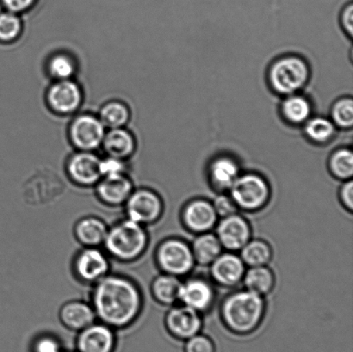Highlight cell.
I'll return each mask as SVG.
<instances>
[{
	"label": "cell",
	"mask_w": 353,
	"mask_h": 352,
	"mask_svg": "<svg viewBox=\"0 0 353 352\" xmlns=\"http://www.w3.org/2000/svg\"><path fill=\"white\" fill-rule=\"evenodd\" d=\"M90 303L97 320L116 331L123 330L139 320L144 309V296L133 278L110 272L92 286Z\"/></svg>",
	"instance_id": "cell-1"
},
{
	"label": "cell",
	"mask_w": 353,
	"mask_h": 352,
	"mask_svg": "<svg viewBox=\"0 0 353 352\" xmlns=\"http://www.w3.org/2000/svg\"><path fill=\"white\" fill-rule=\"evenodd\" d=\"M265 302L263 296L244 289L232 293L221 307L225 327L234 335L248 336L264 320Z\"/></svg>",
	"instance_id": "cell-2"
},
{
	"label": "cell",
	"mask_w": 353,
	"mask_h": 352,
	"mask_svg": "<svg viewBox=\"0 0 353 352\" xmlns=\"http://www.w3.org/2000/svg\"><path fill=\"white\" fill-rule=\"evenodd\" d=\"M150 246L147 227L123 218L109 226L103 249L110 260L123 264L139 260Z\"/></svg>",
	"instance_id": "cell-3"
},
{
	"label": "cell",
	"mask_w": 353,
	"mask_h": 352,
	"mask_svg": "<svg viewBox=\"0 0 353 352\" xmlns=\"http://www.w3.org/2000/svg\"><path fill=\"white\" fill-rule=\"evenodd\" d=\"M311 77L309 62L299 54H285L270 64L266 79L276 95L285 96L300 92Z\"/></svg>",
	"instance_id": "cell-4"
},
{
	"label": "cell",
	"mask_w": 353,
	"mask_h": 352,
	"mask_svg": "<svg viewBox=\"0 0 353 352\" xmlns=\"http://www.w3.org/2000/svg\"><path fill=\"white\" fill-rule=\"evenodd\" d=\"M228 191L238 209L245 211H257L264 208L271 198L268 182L255 172L239 176Z\"/></svg>",
	"instance_id": "cell-5"
},
{
	"label": "cell",
	"mask_w": 353,
	"mask_h": 352,
	"mask_svg": "<svg viewBox=\"0 0 353 352\" xmlns=\"http://www.w3.org/2000/svg\"><path fill=\"white\" fill-rule=\"evenodd\" d=\"M154 260L162 273L178 278L190 273L196 263L192 247L176 238L161 241L155 250Z\"/></svg>",
	"instance_id": "cell-6"
},
{
	"label": "cell",
	"mask_w": 353,
	"mask_h": 352,
	"mask_svg": "<svg viewBox=\"0 0 353 352\" xmlns=\"http://www.w3.org/2000/svg\"><path fill=\"white\" fill-rule=\"evenodd\" d=\"M110 258L102 247H82L72 261V273L81 284L93 286L110 273Z\"/></svg>",
	"instance_id": "cell-7"
},
{
	"label": "cell",
	"mask_w": 353,
	"mask_h": 352,
	"mask_svg": "<svg viewBox=\"0 0 353 352\" xmlns=\"http://www.w3.org/2000/svg\"><path fill=\"white\" fill-rule=\"evenodd\" d=\"M123 209L126 218L148 227L160 220L164 212V203L154 189L134 188Z\"/></svg>",
	"instance_id": "cell-8"
},
{
	"label": "cell",
	"mask_w": 353,
	"mask_h": 352,
	"mask_svg": "<svg viewBox=\"0 0 353 352\" xmlns=\"http://www.w3.org/2000/svg\"><path fill=\"white\" fill-rule=\"evenodd\" d=\"M117 331L97 320L77 333L76 352H116Z\"/></svg>",
	"instance_id": "cell-9"
},
{
	"label": "cell",
	"mask_w": 353,
	"mask_h": 352,
	"mask_svg": "<svg viewBox=\"0 0 353 352\" xmlns=\"http://www.w3.org/2000/svg\"><path fill=\"white\" fill-rule=\"evenodd\" d=\"M165 326L172 339L185 342L200 333L203 320L199 312L182 304L169 310L165 315Z\"/></svg>",
	"instance_id": "cell-10"
},
{
	"label": "cell",
	"mask_w": 353,
	"mask_h": 352,
	"mask_svg": "<svg viewBox=\"0 0 353 352\" xmlns=\"http://www.w3.org/2000/svg\"><path fill=\"white\" fill-rule=\"evenodd\" d=\"M67 174L70 181L76 186L94 188L102 178L100 158L91 152H79L69 158Z\"/></svg>",
	"instance_id": "cell-11"
},
{
	"label": "cell",
	"mask_w": 353,
	"mask_h": 352,
	"mask_svg": "<svg viewBox=\"0 0 353 352\" xmlns=\"http://www.w3.org/2000/svg\"><path fill=\"white\" fill-rule=\"evenodd\" d=\"M97 199L109 208L123 207L134 189L127 174L102 177L94 186Z\"/></svg>",
	"instance_id": "cell-12"
},
{
	"label": "cell",
	"mask_w": 353,
	"mask_h": 352,
	"mask_svg": "<svg viewBox=\"0 0 353 352\" xmlns=\"http://www.w3.org/2000/svg\"><path fill=\"white\" fill-rule=\"evenodd\" d=\"M216 237L221 247L230 251H241L251 240V227L238 214L223 217L216 226Z\"/></svg>",
	"instance_id": "cell-13"
},
{
	"label": "cell",
	"mask_w": 353,
	"mask_h": 352,
	"mask_svg": "<svg viewBox=\"0 0 353 352\" xmlns=\"http://www.w3.org/2000/svg\"><path fill=\"white\" fill-rule=\"evenodd\" d=\"M105 127L101 120L95 116H79L70 127L72 141L82 151L94 150L103 143L105 136Z\"/></svg>",
	"instance_id": "cell-14"
},
{
	"label": "cell",
	"mask_w": 353,
	"mask_h": 352,
	"mask_svg": "<svg viewBox=\"0 0 353 352\" xmlns=\"http://www.w3.org/2000/svg\"><path fill=\"white\" fill-rule=\"evenodd\" d=\"M218 216L212 203L205 199L189 202L183 209L182 222L190 232L197 234L208 233L216 227Z\"/></svg>",
	"instance_id": "cell-15"
},
{
	"label": "cell",
	"mask_w": 353,
	"mask_h": 352,
	"mask_svg": "<svg viewBox=\"0 0 353 352\" xmlns=\"http://www.w3.org/2000/svg\"><path fill=\"white\" fill-rule=\"evenodd\" d=\"M214 296L213 286L209 281L202 278H193L182 282L179 301L201 313L211 308Z\"/></svg>",
	"instance_id": "cell-16"
},
{
	"label": "cell",
	"mask_w": 353,
	"mask_h": 352,
	"mask_svg": "<svg viewBox=\"0 0 353 352\" xmlns=\"http://www.w3.org/2000/svg\"><path fill=\"white\" fill-rule=\"evenodd\" d=\"M241 175V167L234 156L221 154L214 157L208 165V178L218 191H228Z\"/></svg>",
	"instance_id": "cell-17"
},
{
	"label": "cell",
	"mask_w": 353,
	"mask_h": 352,
	"mask_svg": "<svg viewBox=\"0 0 353 352\" xmlns=\"http://www.w3.org/2000/svg\"><path fill=\"white\" fill-rule=\"evenodd\" d=\"M59 320L65 329L78 333L97 322L94 309L90 302L71 300L61 305Z\"/></svg>",
	"instance_id": "cell-18"
},
{
	"label": "cell",
	"mask_w": 353,
	"mask_h": 352,
	"mask_svg": "<svg viewBox=\"0 0 353 352\" xmlns=\"http://www.w3.org/2000/svg\"><path fill=\"white\" fill-rule=\"evenodd\" d=\"M245 267L241 257L234 253H221L210 265V275L217 284L233 288L243 279Z\"/></svg>",
	"instance_id": "cell-19"
},
{
	"label": "cell",
	"mask_w": 353,
	"mask_h": 352,
	"mask_svg": "<svg viewBox=\"0 0 353 352\" xmlns=\"http://www.w3.org/2000/svg\"><path fill=\"white\" fill-rule=\"evenodd\" d=\"M108 229V224L100 217L86 216L75 222L72 232L82 247H102Z\"/></svg>",
	"instance_id": "cell-20"
},
{
	"label": "cell",
	"mask_w": 353,
	"mask_h": 352,
	"mask_svg": "<svg viewBox=\"0 0 353 352\" xmlns=\"http://www.w3.org/2000/svg\"><path fill=\"white\" fill-rule=\"evenodd\" d=\"M279 114L283 122L292 127L303 126L312 116L313 103L307 96L297 92L283 96Z\"/></svg>",
	"instance_id": "cell-21"
},
{
	"label": "cell",
	"mask_w": 353,
	"mask_h": 352,
	"mask_svg": "<svg viewBox=\"0 0 353 352\" xmlns=\"http://www.w3.org/2000/svg\"><path fill=\"white\" fill-rule=\"evenodd\" d=\"M81 91L78 85L70 79L59 81L48 93L51 108L60 113H71L78 109L81 103Z\"/></svg>",
	"instance_id": "cell-22"
},
{
	"label": "cell",
	"mask_w": 353,
	"mask_h": 352,
	"mask_svg": "<svg viewBox=\"0 0 353 352\" xmlns=\"http://www.w3.org/2000/svg\"><path fill=\"white\" fill-rule=\"evenodd\" d=\"M303 127L306 139L316 146H326L331 143L338 130L330 117L321 116H311Z\"/></svg>",
	"instance_id": "cell-23"
},
{
	"label": "cell",
	"mask_w": 353,
	"mask_h": 352,
	"mask_svg": "<svg viewBox=\"0 0 353 352\" xmlns=\"http://www.w3.org/2000/svg\"><path fill=\"white\" fill-rule=\"evenodd\" d=\"M182 282L179 278L162 273L153 279L150 284L152 298L159 304L170 306L179 302Z\"/></svg>",
	"instance_id": "cell-24"
},
{
	"label": "cell",
	"mask_w": 353,
	"mask_h": 352,
	"mask_svg": "<svg viewBox=\"0 0 353 352\" xmlns=\"http://www.w3.org/2000/svg\"><path fill=\"white\" fill-rule=\"evenodd\" d=\"M103 147L109 156L125 160L133 154L134 141L128 131L117 127L105 134L103 138Z\"/></svg>",
	"instance_id": "cell-25"
},
{
	"label": "cell",
	"mask_w": 353,
	"mask_h": 352,
	"mask_svg": "<svg viewBox=\"0 0 353 352\" xmlns=\"http://www.w3.org/2000/svg\"><path fill=\"white\" fill-rule=\"evenodd\" d=\"M194 258L196 263L210 265L223 251V247L216 234L203 233L199 234L192 247Z\"/></svg>",
	"instance_id": "cell-26"
},
{
	"label": "cell",
	"mask_w": 353,
	"mask_h": 352,
	"mask_svg": "<svg viewBox=\"0 0 353 352\" xmlns=\"http://www.w3.org/2000/svg\"><path fill=\"white\" fill-rule=\"evenodd\" d=\"M243 282L245 289L263 296L271 293L275 285V277L268 267H250L245 272Z\"/></svg>",
	"instance_id": "cell-27"
},
{
	"label": "cell",
	"mask_w": 353,
	"mask_h": 352,
	"mask_svg": "<svg viewBox=\"0 0 353 352\" xmlns=\"http://www.w3.org/2000/svg\"><path fill=\"white\" fill-rule=\"evenodd\" d=\"M271 246L262 240H249L241 250V258L245 265L250 267H265L271 261Z\"/></svg>",
	"instance_id": "cell-28"
},
{
	"label": "cell",
	"mask_w": 353,
	"mask_h": 352,
	"mask_svg": "<svg viewBox=\"0 0 353 352\" xmlns=\"http://www.w3.org/2000/svg\"><path fill=\"white\" fill-rule=\"evenodd\" d=\"M328 169L335 178L350 180L353 175V153L351 148L339 147L328 158Z\"/></svg>",
	"instance_id": "cell-29"
},
{
	"label": "cell",
	"mask_w": 353,
	"mask_h": 352,
	"mask_svg": "<svg viewBox=\"0 0 353 352\" xmlns=\"http://www.w3.org/2000/svg\"><path fill=\"white\" fill-rule=\"evenodd\" d=\"M330 118L337 129L352 130L353 126V99L351 96H342L332 105Z\"/></svg>",
	"instance_id": "cell-30"
},
{
	"label": "cell",
	"mask_w": 353,
	"mask_h": 352,
	"mask_svg": "<svg viewBox=\"0 0 353 352\" xmlns=\"http://www.w3.org/2000/svg\"><path fill=\"white\" fill-rule=\"evenodd\" d=\"M130 118V112L126 105L120 102L106 103L100 112V120L103 125L117 129L121 127Z\"/></svg>",
	"instance_id": "cell-31"
},
{
	"label": "cell",
	"mask_w": 353,
	"mask_h": 352,
	"mask_svg": "<svg viewBox=\"0 0 353 352\" xmlns=\"http://www.w3.org/2000/svg\"><path fill=\"white\" fill-rule=\"evenodd\" d=\"M22 24L19 17L13 12L0 14V41H10L19 36Z\"/></svg>",
	"instance_id": "cell-32"
},
{
	"label": "cell",
	"mask_w": 353,
	"mask_h": 352,
	"mask_svg": "<svg viewBox=\"0 0 353 352\" xmlns=\"http://www.w3.org/2000/svg\"><path fill=\"white\" fill-rule=\"evenodd\" d=\"M48 69L53 77L58 79L59 81H65L74 74L75 64L68 55L57 54L51 59Z\"/></svg>",
	"instance_id": "cell-33"
},
{
	"label": "cell",
	"mask_w": 353,
	"mask_h": 352,
	"mask_svg": "<svg viewBox=\"0 0 353 352\" xmlns=\"http://www.w3.org/2000/svg\"><path fill=\"white\" fill-rule=\"evenodd\" d=\"M183 351L216 352V344L212 338L199 333L183 342Z\"/></svg>",
	"instance_id": "cell-34"
},
{
	"label": "cell",
	"mask_w": 353,
	"mask_h": 352,
	"mask_svg": "<svg viewBox=\"0 0 353 352\" xmlns=\"http://www.w3.org/2000/svg\"><path fill=\"white\" fill-rule=\"evenodd\" d=\"M31 352H64L61 341L51 334H41L34 340Z\"/></svg>",
	"instance_id": "cell-35"
},
{
	"label": "cell",
	"mask_w": 353,
	"mask_h": 352,
	"mask_svg": "<svg viewBox=\"0 0 353 352\" xmlns=\"http://www.w3.org/2000/svg\"><path fill=\"white\" fill-rule=\"evenodd\" d=\"M127 167L124 160L109 156L100 160V172L102 177L127 174Z\"/></svg>",
	"instance_id": "cell-36"
},
{
	"label": "cell",
	"mask_w": 353,
	"mask_h": 352,
	"mask_svg": "<svg viewBox=\"0 0 353 352\" xmlns=\"http://www.w3.org/2000/svg\"><path fill=\"white\" fill-rule=\"evenodd\" d=\"M212 205L217 216L223 217V218L236 214L239 209L231 196L224 194L218 195L214 198Z\"/></svg>",
	"instance_id": "cell-37"
},
{
	"label": "cell",
	"mask_w": 353,
	"mask_h": 352,
	"mask_svg": "<svg viewBox=\"0 0 353 352\" xmlns=\"http://www.w3.org/2000/svg\"><path fill=\"white\" fill-rule=\"evenodd\" d=\"M340 23L342 30L349 38L353 34V3L349 1L342 7L340 13Z\"/></svg>",
	"instance_id": "cell-38"
},
{
	"label": "cell",
	"mask_w": 353,
	"mask_h": 352,
	"mask_svg": "<svg viewBox=\"0 0 353 352\" xmlns=\"http://www.w3.org/2000/svg\"><path fill=\"white\" fill-rule=\"evenodd\" d=\"M37 0H0V3L10 12L19 13L30 9Z\"/></svg>",
	"instance_id": "cell-39"
},
{
	"label": "cell",
	"mask_w": 353,
	"mask_h": 352,
	"mask_svg": "<svg viewBox=\"0 0 353 352\" xmlns=\"http://www.w3.org/2000/svg\"><path fill=\"white\" fill-rule=\"evenodd\" d=\"M340 198L342 205L349 211L353 209V184L352 179L345 181L340 189Z\"/></svg>",
	"instance_id": "cell-40"
},
{
	"label": "cell",
	"mask_w": 353,
	"mask_h": 352,
	"mask_svg": "<svg viewBox=\"0 0 353 352\" xmlns=\"http://www.w3.org/2000/svg\"><path fill=\"white\" fill-rule=\"evenodd\" d=\"M64 352H65V351H64ZM75 352H76V351H75Z\"/></svg>",
	"instance_id": "cell-41"
}]
</instances>
